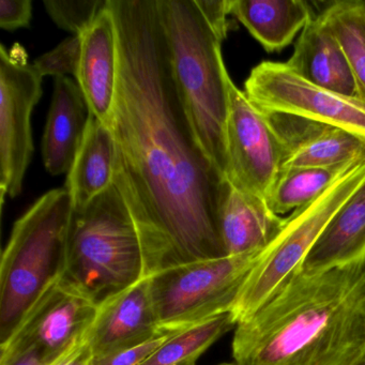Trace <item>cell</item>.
<instances>
[{
	"label": "cell",
	"mask_w": 365,
	"mask_h": 365,
	"mask_svg": "<svg viewBox=\"0 0 365 365\" xmlns=\"http://www.w3.org/2000/svg\"><path fill=\"white\" fill-rule=\"evenodd\" d=\"M117 34L110 128L114 182L129 204L145 277L226 256L220 209L230 182L202 153L173 78L157 0H108Z\"/></svg>",
	"instance_id": "cell-1"
},
{
	"label": "cell",
	"mask_w": 365,
	"mask_h": 365,
	"mask_svg": "<svg viewBox=\"0 0 365 365\" xmlns=\"http://www.w3.org/2000/svg\"><path fill=\"white\" fill-rule=\"evenodd\" d=\"M365 354V260L324 271L298 268L237 324L241 365H354Z\"/></svg>",
	"instance_id": "cell-2"
},
{
	"label": "cell",
	"mask_w": 365,
	"mask_h": 365,
	"mask_svg": "<svg viewBox=\"0 0 365 365\" xmlns=\"http://www.w3.org/2000/svg\"><path fill=\"white\" fill-rule=\"evenodd\" d=\"M173 78L194 135L226 179L228 84L222 46L230 0H157Z\"/></svg>",
	"instance_id": "cell-3"
},
{
	"label": "cell",
	"mask_w": 365,
	"mask_h": 365,
	"mask_svg": "<svg viewBox=\"0 0 365 365\" xmlns=\"http://www.w3.org/2000/svg\"><path fill=\"white\" fill-rule=\"evenodd\" d=\"M61 277L98 305L146 277L138 226L116 183L72 210Z\"/></svg>",
	"instance_id": "cell-4"
},
{
	"label": "cell",
	"mask_w": 365,
	"mask_h": 365,
	"mask_svg": "<svg viewBox=\"0 0 365 365\" xmlns=\"http://www.w3.org/2000/svg\"><path fill=\"white\" fill-rule=\"evenodd\" d=\"M72 210L65 187L51 190L14 224L0 264V344L63 274Z\"/></svg>",
	"instance_id": "cell-5"
},
{
	"label": "cell",
	"mask_w": 365,
	"mask_h": 365,
	"mask_svg": "<svg viewBox=\"0 0 365 365\" xmlns=\"http://www.w3.org/2000/svg\"><path fill=\"white\" fill-rule=\"evenodd\" d=\"M365 183V157L352 162L317 198L292 211L277 238L262 252L232 313L237 324L264 304L304 262L339 209Z\"/></svg>",
	"instance_id": "cell-6"
},
{
	"label": "cell",
	"mask_w": 365,
	"mask_h": 365,
	"mask_svg": "<svg viewBox=\"0 0 365 365\" xmlns=\"http://www.w3.org/2000/svg\"><path fill=\"white\" fill-rule=\"evenodd\" d=\"M262 252L196 260L149 277L160 329L183 330L232 312Z\"/></svg>",
	"instance_id": "cell-7"
},
{
	"label": "cell",
	"mask_w": 365,
	"mask_h": 365,
	"mask_svg": "<svg viewBox=\"0 0 365 365\" xmlns=\"http://www.w3.org/2000/svg\"><path fill=\"white\" fill-rule=\"evenodd\" d=\"M245 93L260 112L294 115L365 140V101L313 84L286 63L264 61L254 67Z\"/></svg>",
	"instance_id": "cell-8"
},
{
	"label": "cell",
	"mask_w": 365,
	"mask_h": 365,
	"mask_svg": "<svg viewBox=\"0 0 365 365\" xmlns=\"http://www.w3.org/2000/svg\"><path fill=\"white\" fill-rule=\"evenodd\" d=\"M16 43L0 48V196L14 198L23 190L34 155L31 115L42 96L43 78Z\"/></svg>",
	"instance_id": "cell-9"
},
{
	"label": "cell",
	"mask_w": 365,
	"mask_h": 365,
	"mask_svg": "<svg viewBox=\"0 0 365 365\" xmlns=\"http://www.w3.org/2000/svg\"><path fill=\"white\" fill-rule=\"evenodd\" d=\"M226 180L240 191L266 200L285 160V149L264 113L232 80L228 84Z\"/></svg>",
	"instance_id": "cell-10"
},
{
	"label": "cell",
	"mask_w": 365,
	"mask_h": 365,
	"mask_svg": "<svg viewBox=\"0 0 365 365\" xmlns=\"http://www.w3.org/2000/svg\"><path fill=\"white\" fill-rule=\"evenodd\" d=\"M99 305L58 277L31 305L11 336L0 344V359L36 349L54 362L88 334Z\"/></svg>",
	"instance_id": "cell-11"
},
{
	"label": "cell",
	"mask_w": 365,
	"mask_h": 365,
	"mask_svg": "<svg viewBox=\"0 0 365 365\" xmlns=\"http://www.w3.org/2000/svg\"><path fill=\"white\" fill-rule=\"evenodd\" d=\"M162 331L149 277H144L99 305L88 331V343L93 359L103 358L150 341Z\"/></svg>",
	"instance_id": "cell-12"
},
{
	"label": "cell",
	"mask_w": 365,
	"mask_h": 365,
	"mask_svg": "<svg viewBox=\"0 0 365 365\" xmlns=\"http://www.w3.org/2000/svg\"><path fill=\"white\" fill-rule=\"evenodd\" d=\"M285 149L282 170L332 168L365 157V140L339 128L287 114H266Z\"/></svg>",
	"instance_id": "cell-13"
},
{
	"label": "cell",
	"mask_w": 365,
	"mask_h": 365,
	"mask_svg": "<svg viewBox=\"0 0 365 365\" xmlns=\"http://www.w3.org/2000/svg\"><path fill=\"white\" fill-rule=\"evenodd\" d=\"M118 56L114 19L108 5L82 35L80 66L76 80L89 110L110 125L116 93Z\"/></svg>",
	"instance_id": "cell-14"
},
{
	"label": "cell",
	"mask_w": 365,
	"mask_h": 365,
	"mask_svg": "<svg viewBox=\"0 0 365 365\" xmlns=\"http://www.w3.org/2000/svg\"><path fill=\"white\" fill-rule=\"evenodd\" d=\"M86 99L78 83L54 78V91L42 138V159L52 176L68 174L80 151L88 125Z\"/></svg>",
	"instance_id": "cell-15"
},
{
	"label": "cell",
	"mask_w": 365,
	"mask_h": 365,
	"mask_svg": "<svg viewBox=\"0 0 365 365\" xmlns=\"http://www.w3.org/2000/svg\"><path fill=\"white\" fill-rule=\"evenodd\" d=\"M286 65L313 84L360 98L343 48L322 14L314 16L301 31Z\"/></svg>",
	"instance_id": "cell-16"
},
{
	"label": "cell",
	"mask_w": 365,
	"mask_h": 365,
	"mask_svg": "<svg viewBox=\"0 0 365 365\" xmlns=\"http://www.w3.org/2000/svg\"><path fill=\"white\" fill-rule=\"evenodd\" d=\"M284 223L285 217L273 212L266 200L230 183L220 209V234L226 255L264 251Z\"/></svg>",
	"instance_id": "cell-17"
},
{
	"label": "cell",
	"mask_w": 365,
	"mask_h": 365,
	"mask_svg": "<svg viewBox=\"0 0 365 365\" xmlns=\"http://www.w3.org/2000/svg\"><path fill=\"white\" fill-rule=\"evenodd\" d=\"M230 16L268 53L289 46L314 18L311 6L303 0H230Z\"/></svg>",
	"instance_id": "cell-18"
},
{
	"label": "cell",
	"mask_w": 365,
	"mask_h": 365,
	"mask_svg": "<svg viewBox=\"0 0 365 365\" xmlns=\"http://www.w3.org/2000/svg\"><path fill=\"white\" fill-rule=\"evenodd\" d=\"M365 260V183L339 209L299 268L324 271Z\"/></svg>",
	"instance_id": "cell-19"
},
{
	"label": "cell",
	"mask_w": 365,
	"mask_h": 365,
	"mask_svg": "<svg viewBox=\"0 0 365 365\" xmlns=\"http://www.w3.org/2000/svg\"><path fill=\"white\" fill-rule=\"evenodd\" d=\"M116 160L112 131L91 113L84 140L65 183L73 208L86 206L113 185Z\"/></svg>",
	"instance_id": "cell-20"
},
{
	"label": "cell",
	"mask_w": 365,
	"mask_h": 365,
	"mask_svg": "<svg viewBox=\"0 0 365 365\" xmlns=\"http://www.w3.org/2000/svg\"><path fill=\"white\" fill-rule=\"evenodd\" d=\"M236 326L234 314L228 312L177 331L140 365H196L213 343Z\"/></svg>",
	"instance_id": "cell-21"
},
{
	"label": "cell",
	"mask_w": 365,
	"mask_h": 365,
	"mask_svg": "<svg viewBox=\"0 0 365 365\" xmlns=\"http://www.w3.org/2000/svg\"><path fill=\"white\" fill-rule=\"evenodd\" d=\"M352 162L332 168L282 170L267 196V204L277 215L297 210L324 193Z\"/></svg>",
	"instance_id": "cell-22"
},
{
	"label": "cell",
	"mask_w": 365,
	"mask_h": 365,
	"mask_svg": "<svg viewBox=\"0 0 365 365\" xmlns=\"http://www.w3.org/2000/svg\"><path fill=\"white\" fill-rule=\"evenodd\" d=\"M322 14L343 48L359 97L365 101V14L362 0L334 1Z\"/></svg>",
	"instance_id": "cell-23"
},
{
	"label": "cell",
	"mask_w": 365,
	"mask_h": 365,
	"mask_svg": "<svg viewBox=\"0 0 365 365\" xmlns=\"http://www.w3.org/2000/svg\"><path fill=\"white\" fill-rule=\"evenodd\" d=\"M53 22L71 36H82L95 22L108 0H44Z\"/></svg>",
	"instance_id": "cell-24"
},
{
	"label": "cell",
	"mask_w": 365,
	"mask_h": 365,
	"mask_svg": "<svg viewBox=\"0 0 365 365\" xmlns=\"http://www.w3.org/2000/svg\"><path fill=\"white\" fill-rule=\"evenodd\" d=\"M82 51V36H70L50 52L38 57L33 63L42 78L78 76Z\"/></svg>",
	"instance_id": "cell-25"
},
{
	"label": "cell",
	"mask_w": 365,
	"mask_h": 365,
	"mask_svg": "<svg viewBox=\"0 0 365 365\" xmlns=\"http://www.w3.org/2000/svg\"><path fill=\"white\" fill-rule=\"evenodd\" d=\"M180 331V330H179ZM177 331H162L150 341L129 349L121 350L115 354H108L103 358L93 359V365H140L155 352L173 333Z\"/></svg>",
	"instance_id": "cell-26"
},
{
	"label": "cell",
	"mask_w": 365,
	"mask_h": 365,
	"mask_svg": "<svg viewBox=\"0 0 365 365\" xmlns=\"http://www.w3.org/2000/svg\"><path fill=\"white\" fill-rule=\"evenodd\" d=\"M33 19L31 0H1L0 1V27L5 31L25 29Z\"/></svg>",
	"instance_id": "cell-27"
},
{
	"label": "cell",
	"mask_w": 365,
	"mask_h": 365,
	"mask_svg": "<svg viewBox=\"0 0 365 365\" xmlns=\"http://www.w3.org/2000/svg\"><path fill=\"white\" fill-rule=\"evenodd\" d=\"M93 354L88 343V334L72 346L67 352L50 365H93Z\"/></svg>",
	"instance_id": "cell-28"
},
{
	"label": "cell",
	"mask_w": 365,
	"mask_h": 365,
	"mask_svg": "<svg viewBox=\"0 0 365 365\" xmlns=\"http://www.w3.org/2000/svg\"><path fill=\"white\" fill-rule=\"evenodd\" d=\"M41 354L36 349L16 352L7 358L0 359V365H50Z\"/></svg>",
	"instance_id": "cell-29"
},
{
	"label": "cell",
	"mask_w": 365,
	"mask_h": 365,
	"mask_svg": "<svg viewBox=\"0 0 365 365\" xmlns=\"http://www.w3.org/2000/svg\"><path fill=\"white\" fill-rule=\"evenodd\" d=\"M354 365H365V354H363L360 359H359L358 362H356Z\"/></svg>",
	"instance_id": "cell-30"
},
{
	"label": "cell",
	"mask_w": 365,
	"mask_h": 365,
	"mask_svg": "<svg viewBox=\"0 0 365 365\" xmlns=\"http://www.w3.org/2000/svg\"><path fill=\"white\" fill-rule=\"evenodd\" d=\"M219 365H241V364H239V363H237V362H234V363H222V364H219Z\"/></svg>",
	"instance_id": "cell-31"
},
{
	"label": "cell",
	"mask_w": 365,
	"mask_h": 365,
	"mask_svg": "<svg viewBox=\"0 0 365 365\" xmlns=\"http://www.w3.org/2000/svg\"><path fill=\"white\" fill-rule=\"evenodd\" d=\"M362 6H363V11H364V14H365V1H362Z\"/></svg>",
	"instance_id": "cell-32"
}]
</instances>
